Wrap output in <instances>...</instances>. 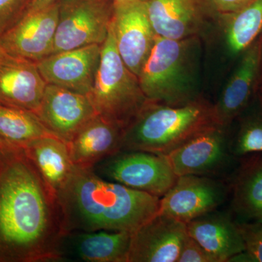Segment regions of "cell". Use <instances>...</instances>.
I'll list each match as a JSON object with an SVG mask.
<instances>
[{
	"label": "cell",
	"instance_id": "obj_1",
	"mask_svg": "<svg viewBox=\"0 0 262 262\" xmlns=\"http://www.w3.org/2000/svg\"><path fill=\"white\" fill-rule=\"evenodd\" d=\"M56 194L24 150L0 149V262H58Z\"/></svg>",
	"mask_w": 262,
	"mask_h": 262
},
{
	"label": "cell",
	"instance_id": "obj_2",
	"mask_svg": "<svg viewBox=\"0 0 262 262\" xmlns=\"http://www.w3.org/2000/svg\"><path fill=\"white\" fill-rule=\"evenodd\" d=\"M63 233L76 231L134 232L159 211L160 198L75 167L57 193Z\"/></svg>",
	"mask_w": 262,
	"mask_h": 262
},
{
	"label": "cell",
	"instance_id": "obj_3",
	"mask_svg": "<svg viewBox=\"0 0 262 262\" xmlns=\"http://www.w3.org/2000/svg\"><path fill=\"white\" fill-rule=\"evenodd\" d=\"M218 126L221 125L214 103L204 98L198 96L178 106L149 101L125 129L121 151L166 155L195 136Z\"/></svg>",
	"mask_w": 262,
	"mask_h": 262
},
{
	"label": "cell",
	"instance_id": "obj_4",
	"mask_svg": "<svg viewBox=\"0 0 262 262\" xmlns=\"http://www.w3.org/2000/svg\"><path fill=\"white\" fill-rule=\"evenodd\" d=\"M200 39L157 36L138 75L141 89L149 101L178 106L198 97L196 75Z\"/></svg>",
	"mask_w": 262,
	"mask_h": 262
},
{
	"label": "cell",
	"instance_id": "obj_5",
	"mask_svg": "<svg viewBox=\"0 0 262 262\" xmlns=\"http://www.w3.org/2000/svg\"><path fill=\"white\" fill-rule=\"evenodd\" d=\"M87 96L98 116L124 130L149 101L137 76L127 68L117 51L112 24L101 46L94 85Z\"/></svg>",
	"mask_w": 262,
	"mask_h": 262
},
{
	"label": "cell",
	"instance_id": "obj_6",
	"mask_svg": "<svg viewBox=\"0 0 262 262\" xmlns=\"http://www.w3.org/2000/svg\"><path fill=\"white\" fill-rule=\"evenodd\" d=\"M114 14L113 0H61L52 53L102 46Z\"/></svg>",
	"mask_w": 262,
	"mask_h": 262
},
{
	"label": "cell",
	"instance_id": "obj_7",
	"mask_svg": "<svg viewBox=\"0 0 262 262\" xmlns=\"http://www.w3.org/2000/svg\"><path fill=\"white\" fill-rule=\"evenodd\" d=\"M106 180L161 198L177 177L164 155L142 151H120L94 165Z\"/></svg>",
	"mask_w": 262,
	"mask_h": 262
},
{
	"label": "cell",
	"instance_id": "obj_8",
	"mask_svg": "<svg viewBox=\"0 0 262 262\" xmlns=\"http://www.w3.org/2000/svg\"><path fill=\"white\" fill-rule=\"evenodd\" d=\"M60 2L28 10L14 25L0 35V50L15 58L35 62L53 53Z\"/></svg>",
	"mask_w": 262,
	"mask_h": 262
},
{
	"label": "cell",
	"instance_id": "obj_9",
	"mask_svg": "<svg viewBox=\"0 0 262 262\" xmlns=\"http://www.w3.org/2000/svg\"><path fill=\"white\" fill-rule=\"evenodd\" d=\"M155 34L172 39L199 37L206 34L218 14L209 0H146Z\"/></svg>",
	"mask_w": 262,
	"mask_h": 262
},
{
	"label": "cell",
	"instance_id": "obj_10",
	"mask_svg": "<svg viewBox=\"0 0 262 262\" xmlns=\"http://www.w3.org/2000/svg\"><path fill=\"white\" fill-rule=\"evenodd\" d=\"M112 28L119 54L127 68L138 77L157 37L145 1L115 5Z\"/></svg>",
	"mask_w": 262,
	"mask_h": 262
},
{
	"label": "cell",
	"instance_id": "obj_11",
	"mask_svg": "<svg viewBox=\"0 0 262 262\" xmlns=\"http://www.w3.org/2000/svg\"><path fill=\"white\" fill-rule=\"evenodd\" d=\"M34 113L51 135L67 144L97 115L87 95L50 84Z\"/></svg>",
	"mask_w": 262,
	"mask_h": 262
},
{
	"label": "cell",
	"instance_id": "obj_12",
	"mask_svg": "<svg viewBox=\"0 0 262 262\" xmlns=\"http://www.w3.org/2000/svg\"><path fill=\"white\" fill-rule=\"evenodd\" d=\"M224 198V188L213 179L198 175L182 176L160 198L158 213L187 224L214 211Z\"/></svg>",
	"mask_w": 262,
	"mask_h": 262
},
{
	"label": "cell",
	"instance_id": "obj_13",
	"mask_svg": "<svg viewBox=\"0 0 262 262\" xmlns=\"http://www.w3.org/2000/svg\"><path fill=\"white\" fill-rule=\"evenodd\" d=\"M187 224L156 213L132 232L127 262H177Z\"/></svg>",
	"mask_w": 262,
	"mask_h": 262
},
{
	"label": "cell",
	"instance_id": "obj_14",
	"mask_svg": "<svg viewBox=\"0 0 262 262\" xmlns=\"http://www.w3.org/2000/svg\"><path fill=\"white\" fill-rule=\"evenodd\" d=\"M101 52V46L91 45L52 53L37 65L46 83L88 95L94 84Z\"/></svg>",
	"mask_w": 262,
	"mask_h": 262
},
{
	"label": "cell",
	"instance_id": "obj_15",
	"mask_svg": "<svg viewBox=\"0 0 262 262\" xmlns=\"http://www.w3.org/2000/svg\"><path fill=\"white\" fill-rule=\"evenodd\" d=\"M131 236L127 231L66 232L57 249L58 262H127Z\"/></svg>",
	"mask_w": 262,
	"mask_h": 262
},
{
	"label": "cell",
	"instance_id": "obj_16",
	"mask_svg": "<svg viewBox=\"0 0 262 262\" xmlns=\"http://www.w3.org/2000/svg\"><path fill=\"white\" fill-rule=\"evenodd\" d=\"M262 35L242 53L237 68L214 103L221 126L227 127L248 106L261 75Z\"/></svg>",
	"mask_w": 262,
	"mask_h": 262
},
{
	"label": "cell",
	"instance_id": "obj_17",
	"mask_svg": "<svg viewBox=\"0 0 262 262\" xmlns=\"http://www.w3.org/2000/svg\"><path fill=\"white\" fill-rule=\"evenodd\" d=\"M37 63L0 54V103L29 111L39 107L47 86Z\"/></svg>",
	"mask_w": 262,
	"mask_h": 262
},
{
	"label": "cell",
	"instance_id": "obj_18",
	"mask_svg": "<svg viewBox=\"0 0 262 262\" xmlns=\"http://www.w3.org/2000/svg\"><path fill=\"white\" fill-rule=\"evenodd\" d=\"M225 129L213 127L164 155L174 173L201 176L221 166L227 158Z\"/></svg>",
	"mask_w": 262,
	"mask_h": 262
},
{
	"label": "cell",
	"instance_id": "obj_19",
	"mask_svg": "<svg viewBox=\"0 0 262 262\" xmlns=\"http://www.w3.org/2000/svg\"><path fill=\"white\" fill-rule=\"evenodd\" d=\"M125 130L96 115L68 143L72 163L77 167L94 165L121 151Z\"/></svg>",
	"mask_w": 262,
	"mask_h": 262
},
{
	"label": "cell",
	"instance_id": "obj_20",
	"mask_svg": "<svg viewBox=\"0 0 262 262\" xmlns=\"http://www.w3.org/2000/svg\"><path fill=\"white\" fill-rule=\"evenodd\" d=\"M187 233L211 255L215 262L231 261L244 252L238 224L227 215L208 213L187 224Z\"/></svg>",
	"mask_w": 262,
	"mask_h": 262
},
{
	"label": "cell",
	"instance_id": "obj_21",
	"mask_svg": "<svg viewBox=\"0 0 262 262\" xmlns=\"http://www.w3.org/2000/svg\"><path fill=\"white\" fill-rule=\"evenodd\" d=\"M23 150L41 178L57 195L75 167L71 159L68 144L48 135L32 141Z\"/></svg>",
	"mask_w": 262,
	"mask_h": 262
},
{
	"label": "cell",
	"instance_id": "obj_22",
	"mask_svg": "<svg viewBox=\"0 0 262 262\" xmlns=\"http://www.w3.org/2000/svg\"><path fill=\"white\" fill-rule=\"evenodd\" d=\"M232 203L245 220H262V153L253 154L239 167L232 183Z\"/></svg>",
	"mask_w": 262,
	"mask_h": 262
},
{
	"label": "cell",
	"instance_id": "obj_23",
	"mask_svg": "<svg viewBox=\"0 0 262 262\" xmlns=\"http://www.w3.org/2000/svg\"><path fill=\"white\" fill-rule=\"evenodd\" d=\"M48 135L34 112L0 103V149L23 150L32 141Z\"/></svg>",
	"mask_w": 262,
	"mask_h": 262
},
{
	"label": "cell",
	"instance_id": "obj_24",
	"mask_svg": "<svg viewBox=\"0 0 262 262\" xmlns=\"http://www.w3.org/2000/svg\"><path fill=\"white\" fill-rule=\"evenodd\" d=\"M225 23L226 42L229 51L239 54L249 47L262 31V0H255L233 13L221 15Z\"/></svg>",
	"mask_w": 262,
	"mask_h": 262
},
{
	"label": "cell",
	"instance_id": "obj_25",
	"mask_svg": "<svg viewBox=\"0 0 262 262\" xmlns=\"http://www.w3.org/2000/svg\"><path fill=\"white\" fill-rule=\"evenodd\" d=\"M237 156L262 153V117H250L239 129L233 147Z\"/></svg>",
	"mask_w": 262,
	"mask_h": 262
},
{
	"label": "cell",
	"instance_id": "obj_26",
	"mask_svg": "<svg viewBox=\"0 0 262 262\" xmlns=\"http://www.w3.org/2000/svg\"><path fill=\"white\" fill-rule=\"evenodd\" d=\"M238 226L245 245L244 261L262 262V220Z\"/></svg>",
	"mask_w": 262,
	"mask_h": 262
},
{
	"label": "cell",
	"instance_id": "obj_27",
	"mask_svg": "<svg viewBox=\"0 0 262 262\" xmlns=\"http://www.w3.org/2000/svg\"><path fill=\"white\" fill-rule=\"evenodd\" d=\"M32 0H0V35L29 10Z\"/></svg>",
	"mask_w": 262,
	"mask_h": 262
},
{
	"label": "cell",
	"instance_id": "obj_28",
	"mask_svg": "<svg viewBox=\"0 0 262 262\" xmlns=\"http://www.w3.org/2000/svg\"><path fill=\"white\" fill-rule=\"evenodd\" d=\"M177 262L215 261L211 255L187 233V237L183 242Z\"/></svg>",
	"mask_w": 262,
	"mask_h": 262
},
{
	"label": "cell",
	"instance_id": "obj_29",
	"mask_svg": "<svg viewBox=\"0 0 262 262\" xmlns=\"http://www.w3.org/2000/svg\"><path fill=\"white\" fill-rule=\"evenodd\" d=\"M219 17L233 13L252 3L255 0H209Z\"/></svg>",
	"mask_w": 262,
	"mask_h": 262
},
{
	"label": "cell",
	"instance_id": "obj_30",
	"mask_svg": "<svg viewBox=\"0 0 262 262\" xmlns=\"http://www.w3.org/2000/svg\"><path fill=\"white\" fill-rule=\"evenodd\" d=\"M57 1H61V0H32V4L29 7V10L39 9L42 7L46 6V5Z\"/></svg>",
	"mask_w": 262,
	"mask_h": 262
},
{
	"label": "cell",
	"instance_id": "obj_31",
	"mask_svg": "<svg viewBox=\"0 0 262 262\" xmlns=\"http://www.w3.org/2000/svg\"><path fill=\"white\" fill-rule=\"evenodd\" d=\"M115 5L122 4V3H129L134 1H146V0H113Z\"/></svg>",
	"mask_w": 262,
	"mask_h": 262
},
{
	"label": "cell",
	"instance_id": "obj_32",
	"mask_svg": "<svg viewBox=\"0 0 262 262\" xmlns=\"http://www.w3.org/2000/svg\"><path fill=\"white\" fill-rule=\"evenodd\" d=\"M1 53H2V51H1V50H0V54H1Z\"/></svg>",
	"mask_w": 262,
	"mask_h": 262
},
{
	"label": "cell",
	"instance_id": "obj_33",
	"mask_svg": "<svg viewBox=\"0 0 262 262\" xmlns=\"http://www.w3.org/2000/svg\"><path fill=\"white\" fill-rule=\"evenodd\" d=\"M261 75H262V65H261Z\"/></svg>",
	"mask_w": 262,
	"mask_h": 262
}]
</instances>
